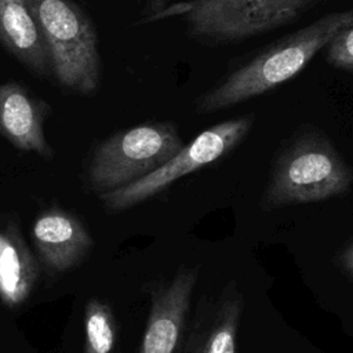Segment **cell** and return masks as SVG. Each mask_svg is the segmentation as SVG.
Returning a JSON list of instances; mask_svg holds the SVG:
<instances>
[{"mask_svg":"<svg viewBox=\"0 0 353 353\" xmlns=\"http://www.w3.org/2000/svg\"><path fill=\"white\" fill-rule=\"evenodd\" d=\"M320 0H266L252 23V36L277 29L296 19Z\"/></svg>","mask_w":353,"mask_h":353,"instance_id":"cell-14","label":"cell"},{"mask_svg":"<svg viewBox=\"0 0 353 353\" xmlns=\"http://www.w3.org/2000/svg\"><path fill=\"white\" fill-rule=\"evenodd\" d=\"M0 44L32 73L52 76L51 55L33 0H0Z\"/></svg>","mask_w":353,"mask_h":353,"instance_id":"cell-11","label":"cell"},{"mask_svg":"<svg viewBox=\"0 0 353 353\" xmlns=\"http://www.w3.org/2000/svg\"><path fill=\"white\" fill-rule=\"evenodd\" d=\"M199 268H181L150 291V310L139 353H179Z\"/></svg>","mask_w":353,"mask_h":353,"instance_id":"cell-6","label":"cell"},{"mask_svg":"<svg viewBox=\"0 0 353 353\" xmlns=\"http://www.w3.org/2000/svg\"><path fill=\"white\" fill-rule=\"evenodd\" d=\"M243 294L230 280L216 296H201L179 353H236Z\"/></svg>","mask_w":353,"mask_h":353,"instance_id":"cell-8","label":"cell"},{"mask_svg":"<svg viewBox=\"0 0 353 353\" xmlns=\"http://www.w3.org/2000/svg\"><path fill=\"white\" fill-rule=\"evenodd\" d=\"M324 51L330 65L353 73V26L338 33L324 47Z\"/></svg>","mask_w":353,"mask_h":353,"instance_id":"cell-15","label":"cell"},{"mask_svg":"<svg viewBox=\"0 0 353 353\" xmlns=\"http://www.w3.org/2000/svg\"><path fill=\"white\" fill-rule=\"evenodd\" d=\"M30 236L41 263L51 273H63L77 266L94 244L81 219L58 205L39 214Z\"/></svg>","mask_w":353,"mask_h":353,"instance_id":"cell-9","label":"cell"},{"mask_svg":"<svg viewBox=\"0 0 353 353\" xmlns=\"http://www.w3.org/2000/svg\"><path fill=\"white\" fill-rule=\"evenodd\" d=\"M145 4V21L149 22L150 18L157 15L160 11H163L167 7L168 0H142Z\"/></svg>","mask_w":353,"mask_h":353,"instance_id":"cell-16","label":"cell"},{"mask_svg":"<svg viewBox=\"0 0 353 353\" xmlns=\"http://www.w3.org/2000/svg\"><path fill=\"white\" fill-rule=\"evenodd\" d=\"M266 0H186L167 6L149 19L182 17L192 37L230 43L252 36L254 19Z\"/></svg>","mask_w":353,"mask_h":353,"instance_id":"cell-7","label":"cell"},{"mask_svg":"<svg viewBox=\"0 0 353 353\" xmlns=\"http://www.w3.org/2000/svg\"><path fill=\"white\" fill-rule=\"evenodd\" d=\"M185 146L171 121H152L119 131L99 142L85 168L91 192L99 196L124 188L164 165Z\"/></svg>","mask_w":353,"mask_h":353,"instance_id":"cell-3","label":"cell"},{"mask_svg":"<svg viewBox=\"0 0 353 353\" xmlns=\"http://www.w3.org/2000/svg\"><path fill=\"white\" fill-rule=\"evenodd\" d=\"M353 26V7L321 15L317 21L290 33L240 68L196 101V112H219L262 95L296 76L342 30Z\"/></svg>","mask_w":353,"mask_h":353,"instance_id":"cell-1","label":"cell"},{"mask_svg":"<svg viewBox=\"0 0 353 353\" xmlns=\"http://www.w3.org/2000/svg\"><path fill=\"white\" fill-rule=\"evenodd\" d=\"M51 55L52 77L65 90L90 95L101 84L97 29L74 0H33Z\"/></svg>","mask_w":353,"mask_h":353,"instance_id":"cell-4","label":"cell"},{"mask_svg":"<svg viewBox=\"0 0 353 353\" xmlns=\"http://www.w3.org/2000/svg\"><path fill=\"white\" fill-rule=\"evenodd\" d=\"M50 108L17 81L0 83V135L14 148L51 157L44 123Z\"/></svg>","mask_w":353,"mask_h":353,"instance_id":"cell-10","label":"cell"},{"mask_svg":"<svg viewBox=\"0 0 353 353\" xmlns=\"http://www.w3.org/2000/svg\"><path fill=\"white\" fill-rule=\"evenodd\" d=\"M251 125V116L211 125L152 174L124 188L101 194L103 207L114 212L124 211L157 196L179 178L196 172L232 152L245 138Z\"/></svg>","mask_w":353,"mask_h":353,"instance_id":"cell-5","label":"cell"},{"mask_svg":"<svg viewBox=\"0 0 353 353\" xmlns=\"http://www.w3.org/2000/svg\"><path fill=\"white\" fill-rule=\"evenodd\" d=\"M84 352L113 353L117 338V325L112 307L101 299L92 298L84 309Z\"/></svg>","mask_w":353,"mask_h":353,"instance_id":"cell-13","label":"cell"},{"mask_svg":"<svg viewBox=\"0 0 353 353\" xmlns=\"http://www.w3.org/2000/svg\"><path fill=\"white\" fill-rule=\"evenodd\" d=\"M339 262L342 268L353 277V241L341 252Z\"/></svg>","mask_w":353,"mask_h":353,"instance_id":"cell-17","label":"cell"},{"mask_svg":"<svg viewBox=\"0 0 353 353\" xmlns=\"http://www.w3.org/2000/svg\"><path fill=\"white\" fill-rule=\"evenodd\" d=\"M39 277V265L17 222L0 225V301L10 309L25 303Z\"/></svg>","mask_w":353,"mask_h":353,"instance_id":"cell-12","label":"cell"},{"mask_svg":"<svg viewBox=\"0 0 353 353\" xmlns=\"http://www.w3.org/2000/svg\"><path fill=\"white\" fill-rule=\"evenodd\" d=\"M353 185V168L331 141L306 131L290 142L274 161L262 196L263 210L317 203L346 193Z\"/></svg>","mask_w":353,"mask_h":353,"instance_id":"cell-2","label":"cell"}]
</instances>
